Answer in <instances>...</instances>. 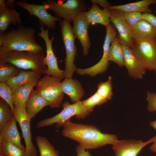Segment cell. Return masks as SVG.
Wrapping results in <instances>:
<instances>
[{"label":"cell","instance_id":"b9f144b4","mask_svg":"<svg viewBox=\"0 0 156 156\" xmlns=\"http://www.w3.org/2000/svg\"><path fill=\"white\" fill-rule=\"evenodd\" d=\"M0 156H4L3 154L0 153Z\"/></svg>","mask_w":156,"mask_h":156},{"label":"cell","instance_id":"5bb4252c","mask_svg":"<svg viewBox=\"0 0 156 156\" xmlns=\"http://www.w3.org/2000/svg\"><path fill=\"white\" fill-rule=\"evenodd\" d=\"M124 55V66L126 68L129 76L134 79H141L146 69L132 49L120 42Z\"/></svg>","mask_w":156,"mask_h":156},{"label":"cell","instance_id":"7402d4cb","mask_svg":"<svg viewBox=\"0 0 156 156\" xmlns=\"http://www.w3.org/2000/svg\"><path fill=\"white\" fill-rule=\"evenodd\" d=\"M90 10L86 12L87 21L90 24H100L105 27L110 23V10L107 9H101L96 3H92Z\"/></svg>","mask_w":156,"mask_h":156},{"label":"cell","instance_id":"1f68e13d","mask_svg":"<svg viewBox=\"0 0 156 156\" xmlns=\"http://www.w3.org/2000/svg\"><path fill=\"white\" fill-rule=\"evenodd\" d=\"M14 115L7 103L1 98L0 100V127L14 117Z\"/></svg>","mask_w":156,"mask_h":156},{"label":"cell","instance_id":"4316f807","mask_svg":"<svg viewBox=\"0 0 156 156\" xmlns=\"http://www.w3.org/2000/svg\"><path fill=\"white\" fill-rule=\"evenodd\" d=\"M40 156H59V153L45 137L38 135L36 138Z\"/></svg>","mask_w":156,"mask_h":156},{"label":"cell","instance_id":"30bf717a","mask_svg":"<svg viewBox=\"0 0 156 156\" xmlns=\"http://www.w3.org/2000/svg\"><path fill=\"white\" fill-rule=\"evenodd\" d=\"M40 32L38 36L44 41L46 48V54L44 59V63L47 67L45 73L46 75L52 76L61 79L64 77V70L60 69L58 66L57 58L55 56L52 48V42L54 37L50 39L49 36V29L45 30L44 27H40Z\"/></svg>","mask_w":156,"mask_h":156},{"label":"cell","instance_id":"e575fe53","mask_svg":"<svg viewBox=\"0 0 156 156\" xmlns=\"http://www.w3.org/2000/svg\"><path fill=\"white\" fill-rule=\"evenodd\" d=\"M146 100L147 103V109L150 112H156V93L153 92H146Z\"/></svg>","mask_w":156,"mask_h":156},{"label":"cell","instance_id":"8992f818","mask_svg":"<svg viewBox=\"0 0 156 156\" xmlns=\"http://www.w3.org/2000/svg\"><path fill=\"white\" fill-rule=\"evenodd\" d=\"M59 24L66 50L64 77L71 78L74 72L77 69L74 64L75 58L77 54V48L75 44V38L70 22L64 20H61L59 22Z\"/></svg>","mask_w":156,"mask_h":156},{"label":"cell","instance_id":"8fae6325","mask_svg":"<svg viewBox=\"0 0 156 156\" xmlns=\"http://www.w3.org/2000/svg\"><path fill=\"white\" fill-rule=\"evenodd\" d=\"M14 117L20 126L25 143L26 156H37L36 149L32 141L31 120L27 115L25 107L14 106Z\"/></svg>","mask_w":156,"mask_h":156},{"label":"cell","instance_id":"836d02e7","mask_svg":"<svg viewBox=\"0 0 156 156\" xmlns=\"http://www.w3.org/2000/svg\"><path fill=\"white\" fill-rule=\"evenodd\" d=\"M120 12L126 23L129 26H133L142 19V13L134 12Z\"/></svg>","mask_w":156,"mask_h":156},{"label":"cell","instance_id":"9c48e42d","mask_svg":"<svg viewBox=\"0 0 156 156\" xmlns=\"http://www.w3.org/2000/svg\"><path fill=\"white\" fill-rule=\"evenodd\" d=\"M131 49L146 70L156 69V40H134Z\"/></svg>","mask_w":156,"mask_h":156},{"label":"cell","instance_id":"f35d334b","mask_svg":"<svg viewBox=\"0 0 156 156\" xmlns=\"http://www.w3.org/2000/svg\"><path fill=\"white\" fill-rule=\"evenodd\" d=\"M9 8L4 0H0V14Z\"/></svg>","mask_w":156,"mask_h":156},{"label":"cell","instance_id":"d590c367","mask_svg":"<svg viewBox=\"0 0 156 156\" xmlns=\"http://www.w3.org/2000/svg\"><path fill=\"white\" fill-rule=\"evenodd\" d=\"M142 18L156 29V16L150 13H143Z\"/></svg>","mask_w":156,"mask_h":156},{"label":"cell","instance_id":"ab89813d","mask_svg":"<svg viewBox=\"0 0 156 156\" xmlns=\"http://www.w3.org/2000/svg\"><path fill=\"white\" fill-rule=\"evenodd\" d=\"M155 140L153 142V144L150 146V150L154 153H156V135L155 136Z\"/></svg>","mask_w":156,"mask_h":156},{"label":"cell","instance_id":"3957f363","mask_svg":"<svg viewBox=\"0 0 156 156\" xmlns=\"http://www.w3.org/2000/svg\"><path fill=\"white\" fill-rule=\"evenodd\" d=\"M43 50L38 52L9 50L0 47V63H9L19 68L45 73L47 67L44 63Z\"/></svg>","mask_w":156,"mask_h":156},{"label":"cell","instance_id":"2e32d148","mask_svg":"<svg viewBox=\"0 0 156 156\" xmlns=\"http://www.w3.org/2000/svg\"><path fill=\"white\" fill-rule=\"evenodd\" d=\"M110 22L117 30V37L120 42L132 48L134 41L128 26L124 20L121 12L117 10L110 9Z\"/></svg>","mask_w":156,"mask_h":156},{"label":"cell","instance_id":"74e56055","mask_svg":"<svg viewBox=\"0 0 156 156\" xmlns=\"http://www.w3.org/2000/svg\"><path fill=\"white\" fill-rule=\"evenodd\" d=\"M76 156H92L90 153L86 151L80 145H77L76 148Z\"/></svg>","mask_w":156,"mask_h":156},{"label":"cell","instance_id":"603a6c76","mask_svg":"<svg viewBox=\"0 0 156 156\" xmlns=\"http://www.w3.org/2000/svg\"><path fill=\"white\" fill-rule=\"evenodd\" d=\"M156 3V0H142L125 4L112 5L109 8L122 12H140L143 13H151L149 8L151 4Z\"/></svg>","mask_w":156,"mask_h":156},{"label":"cell","instance_id":"d6a6232c","mask_svg":"<svg viewBox=\"0 0 156 156\" xmlns=\"http://www.w3.org/2000/svg\"><path fill=\"white\" fill-rule=\"evenodd\" d=\"M107 101L96 92L90 97L82 101L81 102L84 107L92 112L95 106L102 105Z\"/></svg>","mask_w":156,"mask_h":156},{"label":"cell","instance_id":"4fadbf2b","mask_svg":"<svg viewBox=\"0 0 156 156\" xmlns=\"http://www.w3.org/2000/svg\"><path fill=\"white\" fill-rule=\"evenodd\" d=\"M86 12L79 13L72 20V27L74 37L80 41L83 48V54L85 56L88 55L91 45L88 34L90 24L86 18Z\"/></svg>","mask_w":156,"mask_h":156},{"label":"cell","instance_id":"9a60e30c","mask_svg":"<svg viewBox=\"0 0 156 156\" xmlns=\"http://www.w3.org/2000/svg\"><path fill=\"white\" fill-rule=\"evenodd\" d=\"M155 140L154 136L145 142L133 139L118 140L112 148L115 156H137L144 147Z\"/></svg>","mask_w":156,"mask_h":156},{"label":"cell","instance_id":"6da1fadb","mask_svg":"<svg viewBox=\"0 0 156 156\" xmlns=\"http://www.w3.org/2000/svg\"><path fill=\"white\" fill-rule=\"evenodd\" d=\"M62 126L63 136L77 141L86 150L107 144L113 146L118 140L115 135L103 133L96 127L90 125L75 123L69 120Z\"/></svg>","mask_w":156,"mask_h":156},{"label":"cell","instance_id":"ba28073f","mask_svg":"<svg viewBox=\"0 0 156 156\" xmlns=\"http://www.w3.org/2000/svg\"><path fill=\"white\" fill-rule=\"evenodd\" d=\"M106 34L103 44V53L101 58L96 64L86 68H77L76 72L81 75H87L93 77L104 73L109 65L108 54L111 42L117 34L115 27L111 23L106 27Z\"/></svg>","mask_w":156,"mask_h":156},{"label":"cell","instance_id":"60d3db41","mask_svg":"<svg viewBox=\"0 0 156 156\" xmlns=\"http://www.w3.org/2000/svg\"><path fill=\"white\" fill-rule=\"evenodd\" d=\"M149 125L156 130V120L150 122Z\"/></svg>","mask_w":156,"mask_h":156},{"label":"cell","instance_id":"e0dca14e","mask_svg":"<svg viewBox=\"0 0 156 156\" xmlns=\"http://www.w3.org/2000/svg\"><path fill=\"white\" fill-rule=\"evenodd\" d=\"M41 74L31 70H22L16 76L5 83L14 91L20 87L28 85L34 88L37 86L40 78Z\"/></svg>","mask_w":156,"mask_h":156},{"label":"cell","instance_id":"7c38bea8","mask_svg":"<svg viewBox=\"0 0 156 156\" xmlns=\"http://www.w3.org/2000/svg\"><path fill=\"white\" fill-rule=\"evenodd\" d=\"M17 6L26 10L30 16L34 15L39 19L40 27L46 26L48 29H55L56 28L55 22L60 21L61 18L54 16L47 11L45 5L31 4L24 1L15 3Z\"/></svg>","mask_w":156,"mask_h":156},{"label":"cell","instance_id":"7bdbcfd3","mask_svg":"<svg viewBox=\"0 0 156 156\" xmlns=\"http://www.w3.org/2000/svg\"><path fill=\"white\" fill-rule=\"evenodd\" d=\"M156 73V69L154 70Z\"/></svg>","mask_w":156,"mask_h":156},{"label":"cell","instance_id":"ffe728a7","mask_svg":"<svg viewBox=\"0 0 156 156\" xmlns=\"http://www.w3.org/2000/svg\"><path fill=\"white\" fill-rule=\"evenodd\" d=\"M60 88L62 92L67 94L74 103L80 101L84 94L80 82L72 78H65L61 82Z\"/></svg>","mask_w":156,"mask_h":156},{"label":"cell","instance_id":"f1b7e54d","mask_svg":"<svg viewBox=\"0 0 156 156\" xmlns=\"http://www.w3.org/2000/svg\"><path fill=\"white\" fill-rule=\"evenodd\" d=\"M22 70L9 63H0V82H6L17 75Z\"/></svg>","mask_w":156,"mask_h":156},{"label":"cell","instance_id":"5b68a950","mask_svg":"<svg viewBox=\"0 0 156 156\" xmlns=\"http://www.w3.org/2000/svg\"><path fill=\"white\" fill-rule=\"evenodd\" d=\"M62 79L46 75L40 79L36 86V91L48 102L51 108H59L64 98L60 88Z\"/></svg>","mask_w":156,"mask_h":156},{"label":"cell","instance_id":"484cf974","mask_svg":"<svg viewBox=\"0 0 156 156\" xmlns=\"http://www.w3.org/2000/svg\"><path fill=\"white\" fill-rule=\"evenodd\" d=\"M108 60L116 63L119 67L124 66V55L121 44L117 37L112 41L109 49Z\"/></svg>","mask_w":156,"mask_h":156},{"label":"cell","instance_id":"52a82bcc","mask_svg":"<svg viewBox=\"0 0 156 156\" xmlns=\"http://www.w3.org/2000/svg\"><path fill=\"white\" fill-rule=\"evenodd\" d=\"M43 3L47 10L53 11L55 17L70 23L78 14L87 10L83 0H67L63 3L47 0Z\"/></svg>","mask_w":156,"mask_h":156},{"label":"cell","instance_id":"7a4b0ae2","mask_svg":"<svg viewBox=\"0 0 156 156\" xmlns=\"http://www.w3.org/2000/svg\"><path fill=\"white\" fill-rule=\"evenodd\" d=\"M35 31L31 27L19 25L15 29L0 33V47L9 50L38 52L43 50L36 41Z\"/></svg>","mask_w":156,"mask_h":156},{"label":"cell","instance_id":"f546056e","mask_svg":"<svg viewBox=\"0 0 156 156\" xmlns=\"http://www.w3.org/2000/svg\"><path fill=\"white\" fill-rule=\"evenodd\" d=\"M13 92L12 88L5 82H0L1 98L7 103L14 115L15 108L12 98Z\"/></svg>","mask_w":156,"mask_h":156},{"label":"cell","instance_id":"cb8c5ba5","mask_svg":"<svg viewBox=\"0 0 156 156\" xmlns=\"http://www.w3.org/2000/svg\"><path fill=\"white\" fill-rule=\"evenodd\" d=\"M20 14L13 8H9L0 14V33L5 32L10 25H19L21 22Z\"/></svg>","mask_w":156,"mask_h":156},{"label":"cell","instance_id":"4dcf8cb0","mask_svg":"<svg viewBox=\"0 0 156 156\" xmlns=\"http://www.w3.org/2000/svg\"><path fill=\"white\" fill-rule=\"evenodd\" d=\"M112 80V77L109 76L106 81L100 83L97 86L98 89L96 92L107 101L111 99L113 95Z\"/></svg>","mask_w":156,"mask_h":156},{"label":"cell","instance_id":"277c9868","mask_svg":"<svg viewBox=\"0 0 156 156\" xmlns=\"http://www.w3.org/2000/svg\"><path fill=\"white\" fill-rule=\"evenodd\" d=\"M62 111L59 114L51 118L43 119L39 121L36 127L41 128L55 123L57 127L62 126L66 122L70 120L71 118L75 116L79 119L86 117L91 111L83 106L81 101L70 104L68 101L64 102L62 104Z\"/></svg>","mask_w":156,"mask_h":156},{"label":"cell","instance_id":"ac0fdd59","mask_svg":"<svg viewBox=\"0 0 156 156\" xmlns=\"http://www.w3.org/2000/svg\"><path fill=\"white\" fill-rule=\"evenodd\" d=\"M128 26L133 41L156 40V29L146 21L142 19L133 26Z\"/></svg>","mask_w":156,"mask_h":156},{"label":"cell","instance_id":"d4e9b609","mask_svg":"<svg viewBox=\"0 0 156 156\" xmlns=\"http://www.w3.org/2000/svg\"><path fill=\"white\" fill-rule=\"evenodd\" d=\"M34 88L31 86L26 85L13 91L12 98L14 106L19 108L25 107L26 102Z\"/></svg>","mask_w":156,"mask_h":156},{"label":"cell","instance_id":"8d00e7d4","mask_svg":"<svg viewBox=\"0 0 156 156\" xmlns=\"http://www.w3.org/2000/svg\"><path fill=\"white\" fill-rule=\"evenodd\" d=\"M90 1L92 3L98 4L102 6L103 9H109L112 5L109 2L106 0H91Z\"/></svg>","mask_w":156,"mask_h":156},{"label":"cell","instance_id":"83f0119b","mask_svg":"<svg viewBox=\"0 0 156 156\" xmlns=\"http://www.w3.org/2000/svg\"><path fill=\"white\" fill-rule=\"evenodd\" d=\"M0 153L4 156H26V150L6 140L0 139Z\"/></svg>","mask_w":156,"mask_h":156},{"label":"cell","instance_id":"d6986e66","mask_svg":"<svg viewBox=\"0 0 156 156\" xmlns=\"http://www.w3.org/2000/svg\"><path fill=\"white\" fill-rule=\"evenodd\" d=\"M17 121L14 117L4 125L0 127V139L10 141L23 150H26L21 142L19 133L17 129Z\"/></svg>","mask_w":156,"mask_h":156},{"label":"cell","instance_id":"44dd1931","mask_svg":"<svg viewBox=\"0 0 156 156\" xmlns=\"http://www.w3.org/2000/svg\"><path fill=\"white\" fill-rule=\"evenodd\" d=\"M49 105L48 102L36 91L32 90L26 102V112L31 120L44 107Z\"/></svg>","mask_w":156,"mask_h":156}]
</instances>
